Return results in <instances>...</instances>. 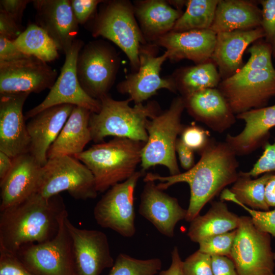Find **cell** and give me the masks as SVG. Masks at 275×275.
I'll return each mask as SVG.
<instances>
[{"label": "cell", "instance_id": "ffe728a7", "mask_svg": "<svg viewBox=\"0 0 275 275\" xmlns=\"http://www.w3.org/2000/svg\"><path fill=\"white\" fill-rule=\"evenodd\" d=\"M61 104L46 108L26 124L30 139L29 153L41 166L47 160V152L69 117L74 107Z\"/></svg>", "mask_w": 275, "mask_h": 275}, {"label": "cell", "instance_id": "9a60e30c", "mask_svg": "<svg viewBox=\"0 0 275 275\" xmlns=\"http://www.w3.org/2000/svg\"><path fill=\"white\" fill-rule=\"evenodd\" d=\"M57 72L33 57L0 62V94L40 93L52 87Z\"/></svg>", "mask_w": 275, "mask_h": 275}, {"label": "cell", "instance_id": "4fadbf2b", "mask_svg": "<svg viewBox=\"0 0 275 275\" xmlns=\"http://www.w3.org/2000/svg\"><path fill=\"white\" fill-rule=\"evenodd\" d=\"M83 42L76 39L65 54V61L61 72L45 99L28 111L25 120L31 119L43 110L61 104H71L85 108L97 113L101 108L100 100L89 95L82 88L76 73V63Z\"/></svg>", "mask_w": 275, "mask_h": 275}, {"label": "cell", "instance_id": "11a10c76", "mask_svg": "<svg viewBox=\"0 0 275 275\" xmlns=\"http://www.w3.org/2000/svg\"><path fill=\"white\" fill-rule=\"evenodd\" d=\"M76 275H78V274L77 273V274H76Z\"/></svg>", "mask_w": 275, "mask_h": 275}, {"label": "cell", "instance_id": "f5cc1de1", "mask_svg": "<svg viewBox=\"0 0 275 275\" xmlns=\"http://www.w3.org/2000/svg\"><path fill=\"white\" fill-rule=\"evenodd\" d=\"M271 45L272 47V53L273 52V54L275 55V38L272 42Z\"/></svg>", "mask_w": 275, "mask_h": 275}, {"label": "cell", "instance_id": "4dcf8cb0", "mask_svg": "<svg viewBox=\"0 0 275 275\" xmlns=\"http://www.w3.org/2000/svg\"><path fill=\"white\" fill-rule=\"evenodd\" d=\"M221 76L217 67L211 60L177 72L174 78L177 90L185 98L199 91L217 88Z\"/></svg>", "mask_w": 275, "mask_h": 275}, {"label": "cell", "instance_id": "83f0119b", "mask_svg": "<svg viewBox=\"0 0 275 275\" xmlns=\"http://www.w3.org/2000/svg\"><path fill=\"white\" fill-rule=\"evenodd\" d=\"M262 13L255 2L219 0L210 30L216 34L261 27Z\"/></svg>", "mask_w": 275, "mask_h": 275}, {"label": "cell", "instance_id": "d6986e66", "mask_svg": "<svg viewBox=\"0 0 275 275\" xmlns=\"http://www.w3.org/2000/svg\"><path fill=\"white\" fill-rule=\"evenodd\" d=\"M141 195L139 213L150 222L161 234L174 236L176 224L185 219L187 210L178 200L159 189L155 181H147Z\"/></svg>", "mask_w": 275, "mask_h": 275}, {"label": "cell", "instance_id": "8d00e7d4", "mask_svg": "<svg viewBox=\"0 0 275 275\" xmlns=\"http://www.w3.org/2000/svg\"><path fill=\"white\" fill-rule=\"evenodd\" d=\"M180 135V139L186 146L199 153L206 147L212 139L209 131L195 124L184 126Z\"/></svg>", "mask_w": 275, "mask_h": 275}, {"label": "cell", "instance_id": "3957f363", "mask_svg": "<svg viewBox=\"0 0 275 275\" xmlns=\"http://www.w3.org/2000/svg\"><path fill=\"white\" fill-rule=\"evenodd\" d=\"M145 143L115 137L108 142L94 145L73 157L91 171L97 191L103 193L136 172Z\"/></svg>", "mask_w": 275, "mask_h": 275}, {"label": "cell", "instance_id": "f546056e", "mask_svg": "<svg viewBox=\"0 0 275 275\" xmlns=\"http://www.w3.org/2000/svg\"><path fill=\"white\" fill-rule=\"evenodd\" d=\"M273 174V172L266 173L259 178L253 179L247 172L239 171L231 188H225L222 191L221 200H234L252 209L268 211L270 207L266 200L265 191Z\"/></svg>", "mask_w": 275, "mask_h": 275}, {"label": "cell", "instance_id": "9c48e42d", "mask_svg": "<svg viewBox=\"0 0 275 275\" xmlns=\"http://www.w3.org/2000/svg\"><path fill=\"white\" fill-rule=\"evenodd\" d=\"M230 258L238 275L274 274L275 253L270 234L257 229L250 216H240Z\"/></svg>", "mask_w": 275, "mask_h": 275}, {"label": "cell", "instance_id": "ba28073f", "mask_svg": "<svg viewBox=\"0 0 275 275\" xmlns=\"http://www.w3.org/2000/svg\"><path fill=\"white\" fill-rule=\"evenodd\" d=\"M62 219L57 235L41 243L25 244L16 255L35 275H76L72 243Z\"/></svg>", "mask_w": 275, "mask_h": 275}, {"label": "cell", "instance_id": "7402d4cb", "mask_svg": "<svg viewBox=\"0 0 275 275\" xmlns=\"http://www.w3.org/2000/svg\"><path fill=\"white\" fill-rule=\"evenodd\" d=\"M42 167L29 153L13 158L11 169L0 181V211L36 193Z\"/></svg>", "mask_w": 275, "mask_h": 275}, {"label": "cell", "instance_id": "e0dca14e", "mask_svg": "<svg viewBox=\"0 0 275 275\" xmlns=\"http://www.w3.org/2000/svg\"><path fill=\"white\" fill-rule=\"evenodd\" d=\"M28 93L0 94V151L14 158L29 153L23 106Z\"/></svg>", "mask_w": 275, "mask_h": 275}, {"label": "cell", "instance_id": "816d5d0a", "mask_svg": "<svg viewBox=\"0 0 275 275\" xmlns=\"http://www.w3.org/2000/svg\"><path fill=\"white\" fill-rule=\"evenodd\" d=\"M265 197L269 207H275V173L272 176L266 185Z\"/></svg>", "mask_w": 275, "mask_h": 275}, {"label": "cell", "instance_id": "2e32d148", "mask_svg": "<svg viewBox=\"0 0 275 275\" xmlns=\"http://www.w3.org/2000/svg\"><path fill=\"white\" fill-rule=\"evenodd\" d=\"M65 224L71 239L78 275H100L114 263L106 234L95 230L80 229L69 221Z\"/></svg>", "mask_w": 275, "mask_h": 275}, {"label": "cell", "instance_id": "836d02e7", "mask_svg": "<svg viewBox=\"0 0 275 275\" xmlns=\"http://www.w3.org/2000/svg\"><path fill=\"white\" fill-rule=\"evenodd\" d=\"M161 267L162 261L159 258L139 259L120 253L108 275H156Z\"/></svg>", "mask_w": 275, "mask_h": 275}, {"label": "cell", "instance_id": "ee69618b", "mask_svg": "<svg viewBox=\"0 0 275 275\" xmlns=\"http://www.w3.org/2000/svg\"><path fill=\"white\" fill-rule=\"evenodd\" d=\"M27 57L29 56L19 49L14 40L0 36V62H11Z\"/></svg>", "mask_w": 275, "mask_h": 275}, {"label": "cell", "instance_id": "d6a6232c", "mask_svg": "<svg viewBox=\"0 0 275 275\" xmlns=\"http://www.w3.org/2000/svg\"><path fill=\"white\" fill-rule=\"evenodd\" d=\"M219 0H189L186 9L176 21L172 31L186 32L210 29Z\"/></svg>", "mask_w": 275, "mask_h": 275}, {"label": "cell", "instance_id": "6da1fadb", "mask_svg": "<svg viewBox=\"0 0 275 275\" xmlns=\"http://www.w3.org/2000/svg\"><path fill=\"white\" fill-rule=\"evenodd\" d=\"M200 154L199 160L185 172L168 176L148 173L144 178V182L159 181L157 185L162 190L176 183H187L190 199L185 219L189 222L199 215L206 203L233 183L238 176L237 156L225 141L212 138Z\"/></svg>", "mask_w": 275, "mask_h": 275}, {"label": "cell", "instance_id": "db71d44e", "mask_svg": "<svg viewBox=\"0 0 275 275\" xmlns=\"http://www.w3.org/2000/svg\"><path fill=\"white\" fill-rule=\"evenodd\" d=\"M272 275H275V274L274 273V274H273Z\"/></svg>", "mask_w": 275, "mask_h": 275}, {"label": "cell", "instance_id": "f35d334b", "mask_svg": "<svg viewBox=\"0 0 275 275\" xmlns=\"http://www.w3.org/2000/svg\"><path fill=\"white\" fill-rule=\"evenodd\" d=\"M231 202L242 207L250 214L252 221L257 229L269 233L275 238V208L271 211H259L235 200H232Z\"/></svg>", "mask_w": 275, "mask_h": 275}, {"label": "cell", "instance_id": "30bf717a", "mask_svg": "<svg viewBox=\"0 0 275 275\" xmlns=\"http://www.w3.org/2000/svg\"><path fill=\"white\" fill-rule=\"evenodd\" d=\"M119 66L115 49L102 40L91 41L80 50L76 63L77 76L82 88L99 100L107 95Z\"/></svg>", "mask_w": 275, "mask_h": 275}, {"label": "cell", "instance_id": "7a4b0ae2", "mask_svg": "<svg viewBox=\"0 0 275 275\" xmlns=\"http://www.w3.org/2000/svg\"><path fill=\"white\" fill-rule=\"evenodd\" d=\"M68 214L60 195L46 199L35 193L0 214V247L16 254L22 246L53 238Z\"/></svg>", "mask_w": 275, "mask_h": 275}, {"label": "cell", "instance_id": "603a6c76", "mask_svg": "<svg viewBox=\"0 0 275 275\" xmlns=\"http://www.w3.org/2000/svg\"><path fill=\"white\" fill-rule=\"evenodd\" d=\"M245 123L242 131L227 134L225 142L237 156L250 154L268 143L270 130L275 127V104L251 109L236 116Z\"/></svg>", "mask_w": 275, "mask_h": 275}, {"label": "cell", "instance_id": "5b68a950", "mask_svg": "<svg viewBox=\"0 0 275 275\" xmlns=\"http://www.w3.org/2000/svg\"><path fill=\"white\" fill-rule=\"evenodd\" d=\"M185 108L184 99L179 96L173 99L168 109L149 120L146 127L148 138L141 154L143 172L159 164L167 167L170 175L181 173L176 158V145L177 136L185 126L181 123Z\"/></svg>", "mask_w": 275, "mask_h": 275}, {"label": "cell", "instance_id": "60d3db41", "mask_svg": "<svg viewBox=\"0 0 275 275\" xmlns=\"http://www.w3.org/2000/svg\"><path fill=\"white\" fill-rule=\"evenodd\" d=\"M263 148L262 155L252 168L247 172L252 177L255 178L266 173L275 172V141L272 144L268 142Z\"/></svg>", "mask_w": 275, "mask_h": 275}, {"label": "cell", "instance_id": "f907efd6", "mask_svg": "<svg viewBox=\"0 0 275 275\" xmlns=\"http://www.w3.org/2000/svg\"><path fill=\"white\" fill-rule=\"evenodd\" d=\"M13 158L0 151V181L8 174L13 166Z\"/></svg>", "mask_w": 275, "mask_h": 275}, {"label": "cell", "instance_id": "f1b7e54d", "mask_svg": "<svg viewBox=\"0 0 275 275\" xmlns=\"http://www.w3.org/2000/svg\"><path fill=\"white\" fill-rule=\"evenodd\" d=\"M187 236L198 243L208 237L228 232L238 228L240 216L230 211L222 200L212 203L209 210L198 215L190 222Z\"/></svg>", "mask_w": 275, "mask_h": 275}, {"label": "cell", "instance_id": "bcb514c9", "mask_svg": "<svg viewBox=\"0 0 275 275\" xmlns=\"http://www.w3.org/2000/svg\"><path fill=\"white\" fill-rule=\"evenodd\" d=\"M30 2L31 1L28 0H1V9L19 24L23 12Z\"/></svg>", "mask_w": 275, "mask_h": 275}, {"label": "cell", "instance_id": "4316f807", "mask_svg": "<svg viewBox=\"0 0 275 275\" xmlns=\"http://www.w3.org/2000/svg\"><path fill=\"white\" fill-rule=\"evenodd\" d=\"M134 13L146 40L154 42L172 31L181 10L173 8L162 0H147L135 3Z\"/></svg>", "mask_w": 275, "mask_h": 275}, {"label": "cell", "instance_id": "681fc988", "mask_svg": "<svg viewBox=\"0 0 275 275\" xmlns=\"http://www.w3.org/2000/svg\"><path fill=\"white\" fill-rule=\"evenodd\" d=\"M172 262L170 267L166 270L160 271L158 275H184L182 263L178 249L175 246L171 253Z\"/></svg>", "mask_w": 275, "mask_h": 275}, {"label": "cell", "instance_id": "ab89813d", "mask_svg": "<svg viewBox=\"0 0 275 275\" xmlns=\"http://www.w3.org/2000/svg\"><path fill=\"white\" fill-rule=\"evenodd\" d=\"M0 275H35L16 254L0 247Z\"/></svg>", "mask_w": 275, "mask_h": 275}, {"label": "cell", "instance_id": "e575fe53", "mask_svg": "<svg viewBox=\"0 0 275 275\" xmlns=\"http://www.w3.org/2000/svg\"><path fill=\"white\" fill-rule=\"evenodd\" d=\"M248 52L250 53V58L238 71L275 69L271 60L272 47L271 43L257 42L249 48Z\"/></svg>", "mask_w": 275, "mask_h": 275}, {"label": "cell", "instance_id": "8992f818", "mask_svg": "<svg viewBox=\"0 0 275 275\" xmlns=\"http://www.w3.org/2000/svg\"><path fill=\"white\" fill-rule=\"evenodd\" d=\"M91 31L93 37H102L117 45L127 56L132 67L138 71L140 50L146 40L130 2H106L94 18Z\"/></svg>", "mask_w": 275, "mask_h": 275}, {"label": "cell", "instance_id": "d4e9b609", "mask_svg": "<svg viewBox=\"0 0 275 275\" xmlns=\"http://www.w3.org/2000/svg\"><path fill=\"white\" fill-rule=\"evenodd\" d=\"M265 37L261 27L216 34L211 59L218 67L221 77L225 79L238 71L243 66L242 56L247 47Z\"/></svg>", "mask_w": 275, "mask_h": 275}, {"label": "cell", "instance_id": "7dc6e473", "mask_svg": "<svg viewBox=\"0 0 275 275\" xmlns=\"http://www.w3.org/2000/svg\"><path fill=\"white\" fill-rule=\"evenodd\" d=\"M213 275H238L231 258L223 256H212Z\"/></svg>", "mask_w": 275, "mask_h": 275}, {"label": "cell", "instance_id": "d590c367", "mask_svg": "<svg viewBox=\"0 0 275 275\" xmlns=\"http://www.w3.org/2000/svg\"><path fill=\"white\" fill-rule=\"evenodd\" d=\"M236 234V229L206 238L198 242V250L211 256L230 258Z\"/></svg>", "mask_w": 275, "mask_h": 275}, {"label": "cell", "instance_id": "8fae6325", "mask_svg": "<svg viewBox=\"0 0 275 275\" xmlns=\"http://www.w3.org/2000/svg\"><path fill=\"white\" fill-rule=\"evenodd\" d=\"M217 89L236 116L265 107L275 97V69L237 71L223 79Z\"/></svg>", "mask_w": 275, "mask_h": 275}, {"label": "cell", "instance_id": "74e56055", "mask_svg": "<svg viewBox=\"0 0 275 275\" xmlns=\"http://www.w3.org/2000/svg\"><path fill=\"white\" fill-rule=\"evenodd\" d=\"M184 275H213L211 256L198 250L182 263Z\"/></svg>", "mask_w": 275, "mask_h": 275}, {"label": "cell", "instance_id": "44dd1931", "mask_svg": "<svg viewBox=\"0 0 275 275\" xmlns=\"http://www.w3.org/2000/svg\"><path fill=\"white\" fill-rule=\"evenodd\" d=\"M216 38V34L210 29L171 31L154 43L166 48L168 59L173 61L186 59L197 65L211 60Z\"/></svg>", "mask_w": 275, "mask_h": 275}, {"label": "cell", "instance_id": "5bb4252c", "mask_svg": "<svg viewBox=\"0 0 275 275\" xmlns=\"http://www.w3.org/2000/svg\"><path fill=\"white\" fill-rule=\"evenodd\" d=\"M167 59L166 51L157 56L154 53L153 46L142 45L139 52V69L118 84V91L128 94L135 104L143 103L160 89L176 92L177 89L174 78H162L160 75L161 66Z\"/></svg>", "mask_w": 275, "mask_h": 275}, {"label": "cell", "instance_id": "277c9868", "mask_svg": "<svg viewBox=\"0 0 275 275\" xmlns=\"http://www.w3.org/2000/svg\"><path fill=\"white\" fill-rule=\"evenodd\" d=\"M101 108L98 113H91L89 126L92 141L102 143L107 136L127 138L146 143L148 138L146 129L149 119L159 113L158 104L129 105L128 98L116 100L108 94L99 99Z\"/></svg>", "mask_w": 275, "mask_h": 275}, {"label": "cell", "instance_id": "7c38bea8", "mask_svg": "<svg viewBox=\"0 0 275 275\" xmlns=\"http://www.w3.org/2000/svg\"><path fill=\"white\" fill-rule=\"evenodd\" d=\"M142 174V171H136L125 181L108 189L94 209V217L98 225L124 237L134 235V193Z\"/></svg>", "mask_w": 275, "mask_h": 275}, {"label": "cell", "instance_id": "f6af8a7d", "mask_svg": "<svg viewBox=\"0 0 275 275\" xmlns=\"http://www.w3.org/2000/svg\"><path fill=\"white\" fill-rule=\"evenodd\" d=\"M21 32L19 24L0 9V36L14 40Z\"/></svg>", "mask_w": 275, "mask_h": 275}, {"label": "cell", "instance_id": "cb8c5ba5", "mask_svg": "<svg viewBox=\"0 0 275 275\" xmlns=\"http://www.w3.org/2000/svg\"><path fill=\"white\" fill-rule=\"evenodd\" d=\"M184 99L188 113L214 131L222 133L236 121V115L217 88L202 90Z\"/></svg>", "mask_w": 275, "mask_h": 275}, {"label": "cell", "instance_id": "1f68e13d", "mask_svg": "<svg viewBox=\"0 0 275 275\" xmlns=\"http://www.w3.org/2000/svg\"><path fill=\"white\" fill-rule=\"evenodd\" d=\"M14 42L24 54L46 63L59 57V49L54 41L36 23L30 24Z\"/></svg>", "mask_w": 275, "mask_h": 275}, {"label": "cell", "instance_id": "b9f144b4", "mask_svg": "<svg viewBox=\"0 0 275 275\" xmlns=\"http://www.w3.org/2000/svg\"><path fill=\"white\" fill-rule=\"evenodd\" d=\"M262 21L266 42L272 43L275 38V0H261Z\"/></svg>", "mask_w": 275, "mask_h": 275}, {"label": "cell", "instance_id": "7bdbcfd3", "mask_svg": "<svg viewBox=\"0 0 275 275\" xmlns=\"http://www.w3.org/2000/svg\"><path fill=\"white\" fill-rule=\"evenodd\" d=\"M71 7L78 24L85 23L94 13L97 6L103 1L71 0Z\"/></svg>", "mask_w": 275, "mask_h": 275}, {"label": "cell", "instance_id": "484cf974", "mask_svg": "<svg viewBox=\"0 0 275 275\" xmlns=\"http://www.w3.org/2000/svg\"><path fill=\"white\" fill-rule=\"evenodd\" d=\"M92 112L75 106L58 138L50 146L48 159L59 156H71L83 152L86 145L92 141L89 126Z\"/></svg>", "mask_w": 275, "mask_h": 275}, {"label": "cell", "instance_id": "c3c4849f", "mask_svg": "<svg viewBox=\"0 0 275 275\" xmlns=\"http://www.w3.org/2000/svg\"><path fill=\"white\" fill-rule=\"evenodd\" d=\"M176 152L178 154L181 166L184 169L188 171L196 164L194 151L186 146L180 138L177 141Z\"/></svg>", "mask_w": 275, "mask_h": 275}, {"label": "cell", "instance_id": "52a82bcc", "mask_svg": "<svg viewBox=\"0 0 275 275\" xmlns=\"http://www.w3.org/2000/svg\"><path fill=\"white\" fill-rule=\"evenodd\" d=\"M64 191L82 200L95 199L98 193L93 174L79 160L67 155L49 158L42 167L36 193L49 199Z\"/></svg>", "mask_w": 275, "mask_h": 275}, {"label": "cell", "instance_id": "ac0fdd59", "mask_svg": "<svg viewBox=\"0 0 275 275\" xmlns=\"http://www.w3.org/2000/svg\"><path fill=\"white\" fill-rule=\"evenodd\" d=\"M36 24L44 30L54 41L59 50L65 54L71 48L78 31V23L70 1L36 0Z\"/></svg>", "mask_w": 275, "mask_h": 275}]
</instances>
